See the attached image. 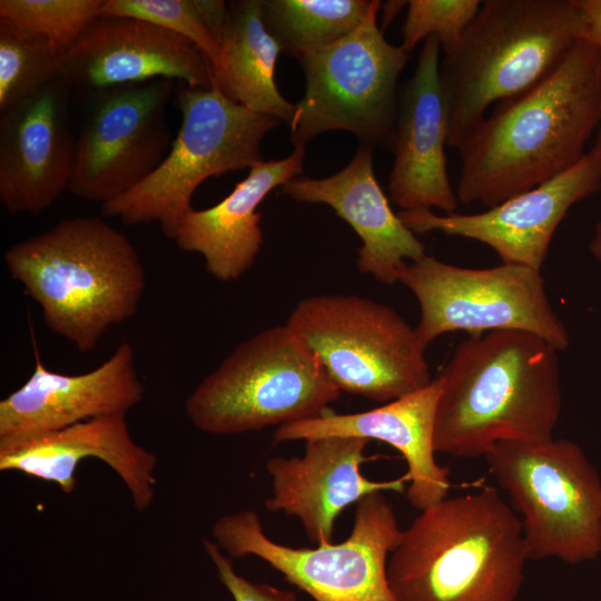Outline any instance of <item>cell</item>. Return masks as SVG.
Here are the masks:
<instances>
[{"instance_id":"cell-10","label":"cell","mask_w":601,"mask_h":601,"mask_svg":"<svg viewBox=\"0 0 601 601\" xmlns=\"http://www.w3.org/2000/svg\"><path fill=\"white\" fill-rule=\"evenodd\" d=\"M484 457L522 516L529 560L580 563L598 558L601 481L577 443L502 441Z\"/></svg>"},{"instance_id":"cell-6","label":"cell","mask_w":601,"mask_h":601,"mask_svg":"<svg viewBox=\"0 0 601 601\" xmlns=\"http://www.w3.org/2000/svg\"><path fill=\"white\" fill-rule=\"evenodd\" d=\"M341 393L285 323L237 344L188 395L185 411L198 430L233 435L321 416Z\"/></svg>"},{"instance_id":"cell-18","label":"cell","mask_w":601,"mask_h":601,"mask_svg":"<svg viewBox=\"0 0 601 601\" xmlns=\"http://www.w3.org/2000/svg\"><path fill=\"white\" fill-rule=\"evenodd\" d=\"M144 395L135 351L128 342L119 344L98 367L77 375L52 372L37 356L31 376L0 401V440L35 436L98 416L126 414Z\"/></svg>"},{"instance_id":"cell-16","label":"cell","mask_w":601,"mask_h":601,"mask_svg":"<svg viewBox=\"0 0 601 601\" xmlns=\"http://www.w3.org/2000/svg\"><path fill=\"white\" fill-rule=\"evenodd\" d=\"M59 73L72 91L154 79H178L193 88H210L213 69L204 53L177 33L136 18L100 17L61 55Z\"/></svg>"},{"instance_id":"cell-26","label":"cell","mask_w":601,"mask_h":601,"mask_svg":"<svg viewBox=\"0 0 601 601\" xmlns=\"http://www.w3.org/2000/svg\"><path fill=\"white\" fill-rule=\"evenodd\" d=\"M60 57L50 41L0 19V112L59 75Z\"/></svg>"},{"instance_id":"cell-20","label":"cell","mask_w":601,"mask_h":601,"mask_svg":"<svg viewBox=\"0 0 601 601\" xmlns=\"http://www.w3.org/2000/svg\"><path fill=\"white\" fill-rule=\"evenodd\" d=\"M96 457L111 467L129 491L137 511L155 499L156 455L137 444L126 414H110L35 436L0 440V471H17L56 483L65 493L77 485L79 463Z\"/></svg>"},{"instance_id":"cell-17","label":"cell","mask_w":601,"mask_h":601,"mask_svg":"<svg viewBox=\"0 0 601 601\" xmlns=\"http://www.w3.org/2000/svg\"><path fill=\"white\" fill-rule=\"evenodd\" d=\"M368 442L343 435L314 437L305 441L300 456L270 457L265 465L272 480L266 509L297 518L317 545L332 543L336 520L346 508L375 492L405 490L406 475L373 481L362 474Z\"/></svg>"},{"instance_id":"cell-1","label":"cell","mask_w":601,"mask_h":601,"mask_svg":"<svg viewBox=\"0 0 601 601\" xmlns=\"http://www.w3.org/2000/svg\"><path fill=\"white\" fill-rule=\"evenodd\" d=\"M601 117V52L580 40L544 80L496 104L459 146L457 199L490 208L577 165Z\"/></svg>"},{"instance_id":"cell-11","label":"cell","mask_w":601,"mask_h":601,"mask_svg":"<svg viewBox=\"0 0 601 601\" xmlns=\"http://www.w3.org/2000/svg\"><path fill=\"white\" fill-rule=\"evenodd\" d=\"M402 529L384 492L364 496L349 535L339 543L293 548L272 540L258 514L240 510L219 518L213 541L229 558L255 555L315 601H396L387 562Z\"/></svg>"},{"instance_id":"cell-3","label":"cell","mask_w":601,"mask_h":601,"mask_svg":"<svg viewBox=\"0 0 601 601\" xmlns=\"http://www.w3.org/2000/svg\"><path fill=\"white\" fill-rule=\"evenodd\" d=\"M522 523L493 487L421 511L391 552L396 601H515L528 561Z\"/></svg>"},{"instance_id":"cell-13","label":"cell","mask_w":601,"mask_h":601,"mask_svg":"<svg viewBox=\"0 0 601 601\" xmlns=\"http://www.w3.org/2000/svg\"><path fill=\"white\" fill-rule=\"evenodd\" d=\"M174 80L154 79L87 92L69 191L101 205L149 177L170 150L167 107Z\"/></svg>"},{"instance_id":"cell-28","label":"cell","mask_w":601,"mask_h":601,"mask_svg":"<svg viewBox=\"0 0 601 601\" xmlns=\"http://www.w3.org/2000/svg\"><path fill=\"white\" fill-rule=\"evenodd\" d=\"M100 17L141 19L194 43L208 59L213 76L223 68V48L198 7V0H104Z\"/></svg>"},{"instance_id":"cell-22","label":"cell","mask_w":601,"mask_h":601,"mask_svg":"<svg viewBox=\"0 0 601 601\" xmlns=\"http://www.w3.org/2000/svg\"><path fill=\"white\" fill-rule=\"evenodd\" d=\"M441 392L439 376L424 388L370 411L321 416L278 426L275 442L331 435L377 440L397 450L407 464L408 503L423 511L446 499L449 469L437 464L434 449L435 412Z\"/></svg>"},{"instance_id":"cell-29","label":"cell","mask_w":601,"mask_h":601,"mask_svg":"<svg viewBox=\"0 0 601 601\" xmlns=\"http://www.w3.org/2000/svg\"><path fill=\"white\" fill-rule=\"evenodd\" d=\"M479 0H411L402 26L401 46L408 52L435 37L444 55L452 51L476 16Z\"/></svg>"},{"instance_id":"cell-25","label":"cell","mask_w":601,"mask_h":601,"mask_svg":"<svg viewBox=\"0 0 601 601\" xmlns=\"http://www.w3.org/2000/svg\"><path fill=\"white\" fill-rule=\"evenodd\" d=\"M371 6L372 0H262L267 30L282 52L295 58L353 32Z\"/></svg>"},{"instance_id":"cell-14","label":"cell","mask_w":601,"mask_h":601,"mask_svg":"<svg viewBox=\"0 0 601 601\" xmlns=\"http://www.w3.org/2000/svg\"><path fill=\"white\" fill-rule=\"evenodd\" d=\"M601 189V160L591 149L569 170L477 214L400 210L415 235L441 231L491 247L501 264L542 270L553 235L570 208Z\"/></svg>"},{"instance_id":"cell-5","label":"cell","mask_w":601,"mask_h":601,"mask_svg":"<svg viewBox=\"0 0 601 601\" xmlns=\"http://www.w3.org/2000/svg\"><path fill=\"white\" fill-rule=\"evenodd\" d=\"M587 39L574 0H485L440 77L446 101L447 146L457 149L494 102L544 80Z\"/></svg>"},{"instance_id":"cell-33","label":"cell","mask_w":601,"mask_h":601,"mask_svg":"<svg viewBox=\"0 0 601 601\" xmlns=\"http://www.w3.org/2000/svg\"><path fill=\"white\" fill-rule=\"evenodd\" d=\"M589 250L601 263V220L594 226L593 235L589 243Z\"/></svg>"},{"instance_id":"cell-7","label":"cell","mask_w":601,"mask_h":601,"mask_svg":"<svg viewBox=\"0 0 601 601\" xmlns=\"http://www.w3.org/2000/svg\"><path fill=\"white\" fill-rule=\"evenodd\" d=\"M177 102L181 124L162 162L131 190L101 205L102 215L127 225L158 223L169 239L193 208L198 186L263 161L260 144L279 124L229 99L214 81L208 89L184 83Z\"/></svg>"},{"instance_id":"cell-32","label":"cell","mask_w":601,"mask_h":601,"mask_svg":"<svg viewBox=\"0 0 601 601\" xmlns=\"http://www.w3.org/2000/svg\"><path fill=\"white\" fill-rule=\"evenodd\" d=\"M408 1H388L384 7L383 22L386 27Z\"/></svg>"},{"instance_id":"cell-4","label":"cell","mask_w":601,"mask_h":601,"mask_svg":"<svg viewBox=\"0 0 601 601\" xmlns=\"http://www.w3.org/2000/svg\"><path fill=\"white\" fill-rule=\"evenodd\" d=\"M4 263L47 327L81 353L138 312L146 287L134 244L97 216L63 218L10 246Z\"/></svg>"},{"instance_id":"cell-12","label":"cell","mask_w":601,"mask_h":601,"mask_svg":"<svg viewBox=\"0 0 601 601\" xmlns=\"http://www.w3.org/2000/svg\"><path fill=\"white\" fill-rule=\"evenodd\" d=\"M398 282L418 302L421 317L415 332L424 348L449 332L475 336L503 329L533 333L559 352L570 345L569 332L549 300L541 270L509 264L466 268L426 254L402 266Z\"/></svg>"},{"instance_id":"cell-9","label":"cell","mask_w":601,"mask_h":601,"mask_svg":"<svg viewBox=\"0 0 601 601\" xmlns=\"http://www.w3.org/2000/svg\"><path fill=\"white\" fill-rule=\"evenodd\" d=\"M286 324L341 390L388 403L432 381L425 348L393 307L354 294L300 299Z\"/></svg>"},{"instance_id":"cell-34","label":"cell","mask_w":601,"mask_h":601,"mask_svg":"<svg viewBox=\"0 0 601 601\" xmlns=\"http://www.w3.org/2000/svg\"><path fill=\"white\" fill-rule=\"evenodd\" d=\"M597 139H595V144L592 148L593 152L598 156V158L601 160V117H600V122H599V126H598V129H597Z\"/></svg>"},{"instance_id":"cell-24","label":"cell","mask_w":601,"mask_h":601,"mask_svg":"<svg viewBox=\"0 0 601 601\" xmlns=\"http://www.w3.org/2000/svg\"><path fill=\"white\" fill-rule=\"evenodd\" d=\"M221 48L223 68L213 81L223 93L252 111L289 124L295 105L276 86V61L283 52L265 26L262 0L228 3Z\"/></svg>"},{"instance_id":"cell-31","label":"cell","mask_w":601,"mask_h":601,"mask_svg":"<svg viewBox=\"0 0 601 601\" xmlns=\"http://www.w3.org/2000/svg\"><path fill=\"white\" fill-rule=\"evenodd\" d=\"M574 1L587 24V39L601 52V0Z\"/></svg>"},{"instance_id":"cell-15","label":"cell","mask_w":601,"mask_h":601,"mask_svg":"<svg viewBox=\"0 0 601 601\" xmlns=\"http://www.w3.org/2000/svg\"><path fill=\"white\" fill-rule=\"evenodd\" d=\"M71 91L59 73L0 112V203L11 215H39L69 189L76 148Z\"/></svg>"},{"instance_id":"cell-30","label":"cell","mask_w":601,"mask_h":601,"mask_svg":"<svg viewBox=\"0 0 601 601\" xmlns=\"http://www.w3.org/2000/svg\"><path fill=\"white\" fill-rule=\"evenodd\" d=\"M203 545L215 565L219 580L230 592L234 601H297L295 594L287 590L267 583L252 582L238 574L231 558L226 556L213 540L204 539Z\"/></svg>"},{"instance_id":"cell-19","label":"cell","mask_w":601,"mask_h":601,"mask_svg":"<svg viewBox=\"0 0 601 601\" xmlns=\"http://www.w3.org/2000/svg\"><path fill=\"white\" fill-rule=\"evenodd\" d=\"M441 45L426 39L413 75L405 83L396 120L394 161L388 175L390 200L401 210L457 208L445 157L449 119L440 77Z\"/></svg>"},{"instance_id":"cell-8","label":"cell","mask_w":601,"mask_h":601,"mask_svg":"<svg viewBox=\"0 0 601 601\" xmlns=\"http://www.w3.org/2000/svg\"><path fill=\"white\" fill-rule=\"evenodd\" d=\"M381 1L353 32L300 55L305 91L289 121L294 148L316 136L344 130L364 145L393 151L398 111L397 83L410 53L390 43L378 27Z\"/></svg>"},{"instance_id":"cell-21","label":"cell","mask_w":601,"mask_h":601,"mask_svg":"<svg viewBox=\"0 0 601 601\" xmlns=\"http://www.w3.org/2000/svg\"><path fill=\"white\" fill-rule=\"evenodd\" d=\"M373 149L362 144L336 174L318 179L297 176L283 184L279 193L298 203L328 205L362 242L358 270L393 285L402 266L426 255L425 245L391 208L375 177Z\"/></svg>"},{"instance_id":"cell-2","label":"cell","mask_w":601,"mask_h":601,"mask_svg":"<svg viewBox=\"0 0 601 601\" xmlns=\"http://www.w3.org/2000/svg\"><path fill=\"white\" fill-rule=\"evenodd\" d=\"M558 353L518 329L462 341L437 375L435 452L473 459L502 441L553 440L562 408Z\"/></svg>"},{"instance_id":"cell-23","label":"cell","mask_w":601,"mask_h":601,"mask_svg":"<svg viewBox=\"0 0 601 601\" xmlns=\"http://www.w3.org/2000/svg\"><path fill=\"white\" fill-rule=\"evenodd\" d=\"M305 154V147H299L283 159L255 164L219 203L191 208L173 240L181 250L200 254L206 270L216 279L229 283L240 278L263 245L258 206L273 189L302 174Z\"/></svg>"},{"instance_id":"cell-27","label":"cell","mask_w":601,"mask_h":601,"mask_svg":"<svg viewBox=\"0 0 601 601\" xmlns=\"http://www.w3.org/2000/svg\"><path fill=\"white\" fill-rule=\"evenodd\" d=\"M104 0H1L0 19L50 41L63 55L100 18Z\"/></svg>"}]
</instances>
